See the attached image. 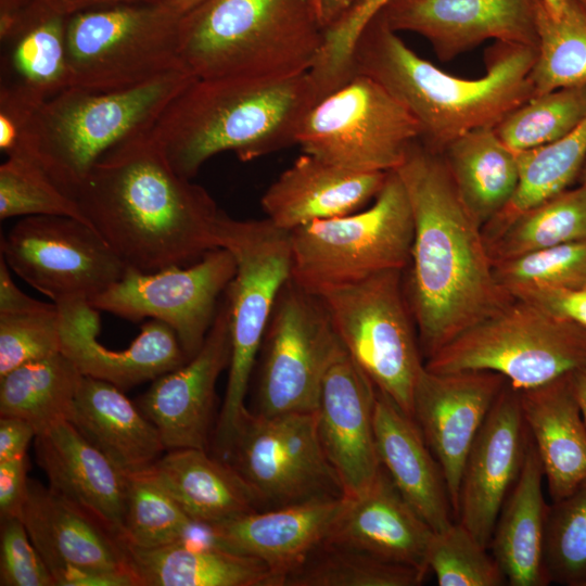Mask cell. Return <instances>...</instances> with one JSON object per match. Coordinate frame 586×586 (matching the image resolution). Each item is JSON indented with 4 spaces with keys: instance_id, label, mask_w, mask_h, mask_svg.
<instances>
[{
    "instance_id": "obj_1",
    "label": "cell",
    "mask_w": 586,
    "mask_h": 586,
    "mask_svg": "<svg viewBox=\"0 0 586 586\" xmlns=\"http://www.w3.org/2000/svg\"><path fill=\"white\" fill-rule=\"evenodd\" d=\"M74 199L127 268L188 266L220 247L221 211L203 187L173 168L151 131L102 155Z\"/></svg>"
},
{
    "instance_id": "obj_2",
    "label": "cell",
    "mask_w": 586,
    "mask_h": 586,
    "mask_svg": "<svg viewBox=\"0 0 586 586\" xmlns=\"http://www.w3.org/2000/svg\"><path fill=\"white\" fill-rule=\"evenodd\" d=\"M396 173L413 217L405 291L428 359L513 296L497 282L482 227L461 201L442 155L418 141Z\"/></svg>"
},
{
    "instance_id": "obj_3",
    "label": "cell",
    "mask_w": 586,
    "mask_h": 586,
    "mask_svg": "<svg viewBox=\"0 0 586 586\" xmlns=\"http://www.w3.org/2000/svg\"><path fill=\"white\" fill-rule=\"evenodd\" d=\"M535 47L495 41L476 79L448 74L412 51L377 14L357 38L354 74L371 77L416 118L420 142L441 154L458 137L495 127L534 97Z\"/></svg>"
},
{
    "instance_id": "obj_4",
    "label": "cell",
    "mask_w": 586,
    "mask_h": 586,
    "mask_svg": "<svg viewBox=\"0 0 586 586\" xmlns=\"http://www.w3.org/2000/svg\"><path fill=\"white\" fill-rule=\"evenodd\" d=\"M317 101L309 72L194 78L168 103L151 133L173 168L191 179L222 152L247 162L296 144L301 123Z\"/></svg>"
},
{
    "instance_id": "obj_5",
    "label": "cell",
    "mask_w": 586,
    "mask_h": 586,
    "mask_svg": "<svg viewBox=\"0 0 586 586\" xmlns=\"http://www.w3.org/2000/svg\"><path fill=\"white\" fill-rule=\"evenodd\" d=\"M317 0H207L181 16L179 56L194 78L308 73L324 42Z\"/></svg>"
},
{
    "instance_id": "obj_6",
    "label": "cell",
    "mask_w": 586,
    "mask_h": 586,
    "mask_svg": "<svg viewBox=\"0 0 586 586\" xmlns=\"http://www.w3.org/2000/svg\"><path fill=\"white\" fill-rule=\"evenodd\" d=\"M194 77L186 69L120 90L69 87L35 113L21 154L31 156L74 198L93 165L119 143L149 132Z\"/></svg>"
},
{
    "instance_id": "obj_7",
    "label": "cell",
    "mask_w": 586,
    "mask_h": 586,
    "mask_svg": "<svg viewBox=\"0 0 586 586\" xmlns=\"http://www.w3.org/2000/svg\"><path fill=\"white\" fill-rule=\"evenodd\" d=\"M217 235L235 262L226 290L230 307L231 357L215 438L227 456L247 412L245 396L257 354L280 291L291 279V234L269 219H235L221 211Z\"/></svg>"
},
{
    "instance_id": "obj_8",
    "label": "cell",
    "mask_w": 586,
    "mask_h": 586,
    "mask_svg": "<svg viewBox=\"0 0 586 586\" xmlns=\"http://www.w3.org/2000/svg\"><path fill=\"white\" fill-rule=\"evenodd\" d=\"M291 279L317 294L409 266L413 217L405 186L396 170L373 203L362 211L317 220L290 232Z\"/></svg>"
},
{
    "instance_id": "obj_9",
    "label": "cell",
    "mask_w": 586,
    "mask_h": 586,
    "mask_svg": "<svg viewBox=\"0 0 586 586\" xmlns=\"http://www.w3.org/2000/svg\"><path fill=\"white\" fill-rule=\"evenodd\" d=\"M180 18L165 1L93 8L68 15L69 87L120 90L184 69L179 56Z\"/></svg>"
},
{
    "instance_id": "obj_10",
    "label": "cell",
    "mask_w": 586,
    "mask_h": 586,
    "mask_svg": "<svg viewBox=\"0 0 586 586\" xmlns=\"http://www.w3.org/2000/svg\"><path fill=\"white\" fill-rule=\"evenodd\" d=\"M585 365L586 329L515 297L424 362L433 372H497L519 391L544 385Z\"/></svg>"
},
{
    "instance_id": "obj_11",
    "label": "cell",
    "mask_w": 586,
    "mask_h": 586,
    "mask_svg": "<svg viewBox=\"0 0 586 586\" xmlns=\"http://www.w3.org/2000/svg\"><path fill=\"white\" fill-rule=\"evenodd\" d=\"M317 295L348 355L412 418L413 390L424 362L402 270L323 289Z\"/></svg>"
},
{
    "instance_id": "obj_12",
    "label": "cell",
    "mask_w": 586,
    "mask_h": 586,
    "mask_svg": "<svg viewBox=\"0 0 586 586\" xmlns=\"http://www.w3.org/2000/svg\"><path fill=\"white\" fill-rule=\"evenodd\" d=\"M418 141L420 128L411 113L359 73L307 112L296 137L304 153L366 173L396 170Z\"/></svg>"
},
{
    "instance_id": "obj_13",
    "label": "cell",
    "mask_w": 586,
    "mask_h": 586,
    "mask_svg": "<svg viewBox=\"0 0 586 586\" xmlns=\"http://www.w3.org/2000/svg\"><path fill=\"white\" fill-rule=\"evenodd\" d=\"M341 346L321 298L290 279L260 346L256 411L315 412L323 375Z\"/></svg>"
},
{
    "instance_id": "obj_14",
    "label": "cell",
    "mask_w": 586,
    "mask_h": 586,
    "mask_svg": "<svg viewBox=\"0 0 586 586\" xmlns=\"http://www.w3.org/2000/svg\"><path fill=\"white\" fill-rule=\"evenodd\" d=\"M227 458L262 510L345 496L321 446L315 412L262 416L247 410Z\"/></svg>"
},
{
    "instance_id": "obj_15",
    "label": "cell",
    "mask_w": 586,
    "mask_h": 586,
    "mask_svg": "<svg viewBox=\"0 0 586 586\" xmlns=\"http://www.w3.org/2000/svg\"><path fill=\"white\" fill-rule=\"evenodd\" d=\"M0 250L9 268L53 303L90 301L127 269L91 226L67 216L22 217L1 235Z\"/></svg>"
},
{
    "instance_id": "obj_16",
    "label": "cell",
    "mask_w": 586,
    "mask_h": 586,
    "mask_svg": "<svg viewBox=\"0 0 586 586\" xmlns=\"http://www.w3.org/2000/svg\"><path fill=\"white\" fill-rule=\"evenodd\" d=\"M235 262L225 247L207 252L188 266L154 272L127 268L123 277L89 303L130 321L160 320L176 333L188 359L202 347L219 307V298L235 275Z\"/></svg>"
},
{
    "instance_id": "obj_17",
    "label": "cell",
    "mask_w": 586,
    "mask_h": 586,
    "mask_svg": "<svg viewBox=\"0 0 586 586\" xmlns=\"http://www.w3.org/2000/svg\"><path fill=\"white\" fill-rule=\"evenodd\" d=\"M507 382L488 370L433 372L423 366L418 375L412 418L443 470L455 520L466 459Z\"/></svg>"
},
{
    "instance_id": "obj_18",
    "label": "cell",
    "mask_w": 586,
    "mask_h": 586,
    "mask_svg": "<svg viewBox=\"0 0 586 586\" xmlns=\"http://www.w3.org/2000/svg\"><path fill=\"white\" fill-rule=\"evenodd\" d=\"M377 387L341 344L321 382L316 413L321 446L346 497L366 492L382 471L373 413Z\"/></svg>"
},
{
    "instance_id": "obj_19",
    "label": "cell",
    "mask_w": 586,
    "mask_h": 586,
    "mask_svg": "<svg viewBox=\"0 0 586 586\" xmlns=\"http://www.w3.org/2000/svg\"><path fill=\"white\" fill-rule=\"evenodd\" d=\"M527 443L520 392L507 382L466 459L456 515V521L487 549L500 510L521 471Z\"/></svg>"
},
{
    "instance_id": "obj_20",
    "label": "cell",
    "mask_w": 586,
    "mask_h": 586,
    "mask_svg": "<svg viewBox=\"0 0 586 586\" xmlns=\"http://www.w3.org/2000/svg\"><path fill=\"white\" fill-rule=\"evenodd\" d=\"M538 0H391L378 14L394 31L424 37L441 61L487 39L537 47Z\"/></svg>"
},
{
    "instance_id": "obj_21",
    "label": "cell",
    "mask_w": 586,
    "mask_h": 586,
    "mask_svg": "<svg viewBox=\"0 0 586 586\" xmlns=\"http://www.w3.org/2000/svg\"><path fill=\"white\" fill-rule=\"evenodd\" d=\"M230 357V307L225 294L200 351L181 367L155 379L138 400L166 450H206L216 383Z\"/></svg>"
},
{
    "instance_id": "obj_22",
    "label": "cell",
    "mask_w": 586,
    "mask_h": 586,
    "mask_svg": "<svg viewBox=\"0 0 586 586\" xmlns=\"http://www.w3.org/2000/svg\"><path fill=\"white\" fill-rule=\"evenodd\" d=\"M60 316L62 353L82 375L106 381L122 391L173 371L187 358L175 331L150 319L125 349H110L98 342L100 310L88 300L72 298L55 303Z\"/></svg>"
},
{
    "instance_id": "obj_23",
    "label": "cell",
    "mask_w": 586,
    "mask_h": 586,
    "mask_svg": "<svg viewBox=\"0 0 586 586\" xmlns=\"http://www.w3.org/2000/svg\"><path fill=\"white\" fill-rule=\"evenodd\" d=\"M346 496L256 510L205 528L220 548L265 561L282 581L285 573L328 536Z\"/></svg>"
},
{
    "instance_id": "obj_24",
    "label": "cell",
    "mask_w": 586,
    "mask_h": 586,
    "mask_svg": "<svg viewBox=\"0 0 586 586\" xmlns=\"http://www.w3.org/2000/svg\"><path fill=\"white\" fill-rule=\"evenodd\" d=\"M37 462L49 488L93 517L118 538L124 523L127 480L68 420L35 437Z\"/></svg>"
},
{
    "instance_id": "obj_25",
    "label": "cell",
    "mask_w": 586,
    "mask_h": 586,
    "mask_svg": "<svg viewBox=\"0 0 586 586\" xmlns=\"http://www.w3.org/2000/svg\"><path fill=\"white\" fill-rule=\"evenodd\" d=\"M388 173L352 170L304 153L268 187L262 207L267 219L291 232L360 211L378 195Z\"/></svg>"
},
{
    "instance_id": "obj_26",
    "label": "cell",
    "mask_w": 586,
    "mask_h": 586,
    "mask_svg": "<svg viewBox=\"0 0 586 586\" xmlns=\"http://www.w3.org/2000/svg\"><path fill=\"white\" fill-rule=\"evenodd\" d=\"M435 532L398 492L385 470L346 505L324 540L429 572Z\"/></svg>"
},
{
    "instance_id": "obj_27",
    "label": "cell",
    "mask_w": 586,
    "mask_h": 586,
    "mask_svg": "<svg viewBox=\"0 0 586 586\" xmlns=\"http://www.w3.org/2000/svg\"><path fill=\"white\" fill-rule=\"evenodd\" d=\"M20 519L50 572L71 565L135 573L125 545L114 533L36 481L29 480Z\"/></svg>"
},
{
    "instance_id": "obj_28",
    "label": "cell",
    "mask_w": 586,
    "mask_h": 586,
    "mask_svg": "<svg viewBox=\"0 0 586 586\" xmlns=\"http://www.w3.org/2000/svg\"><path fill=\"white\" fill-rule=\"evenodd\" d=\"M377 451L398 492L435 533L456 520L443 470L413 418L377 388Z\"/></svg>"
},
{
    "instance_id": "obj_29",
    "label": "cell",
    "mask_w": 586,
    "mask_h": 586,
    "mask_svg": "<svg viewBox=\"0 0 586 586\" xmlns=\"http://www.w3.org/2000/svg\"><path fill=\"white\" fill-rule=\"evenodd\" d=\"M519 392L523 418L540 459L550 498L560 500L586 482V424L573 372Z\"/></svg>"
},
{
    "instance_id": "obj_30",
    "label": "cell",
    "mask_w": 586,
    "mask_h": 586,
    "mask_svg": "<svg viewBox=\"0 0 586 586\" xmlns=\"http://www.w3.org/2000/svg\"><path fill=\"white\" fill-rule=\"evenodd\" d=\"M67 16L41 0L0 13V86L44 102L69 88L66 54Z\"/></svg>"
},
{
    "instance_id": "obj_31",
    "label": "cell",
    "mask_w": 586,
    "mask_h": 586,
    "mask_svg": "<svg viewBox=\"0 0 586 586\" xmlns=\"http://www.w3.org/2000/svg\"><path fill=\"white\" fill-rule=\"evenodd\" d=\"M68 421L125 474L150 468L166 450L153 422L106 381L82 377Z\"/></svg>"
},
{
    "instance_id": "obj_32",
    "label": "cell",
    "mask_w": 586,
    "mask_h": 586,
    "mask_svg": "<svg viewBox=\"0 0 586 586\" xmlns=\"http://www.w3.org/2000/svg\"><path fill=\"white\" fill-rule=\"evenodd\" d=\"M140 586H281L265 561L191 537L152 549L125 546Z\"/></svg>"
},
{
    "instance_id": "obj_33",
    "label": "cell",
    "mask_w": 586,
    "mask_h": 586,
    "mask_svg": "<svg viewBox=\"0 0 586 586\" xmlns=\"http://www.w3.org/2000/svg\"><path fill=\"white\" fill-rule=\"evenodd\" d=\"M544 471L534 443H528L521 471L498 515L489 544L507 583L545 586L544 537L548 505L543 494Z\"/></svg>"
},
{
    "instance_id": "obj_34",
    "label": "cell",
    "mask_w": 586,
    "mask_h": 586,
    "mask_svg": "<svg viewBox=\"0 0 586 586\" xmlns=\"http://www.w3.org/2000/svg\"><path fill=\"white\" fill-rule=\"evenodd\" d=\"M156 479L200 527L262 510L254 492L238 471L205 449L168 450L153 464Z\"/></svg>"
},
{
    "instance_id": "obj_35",
    "label": "cell",
    "mask_w": 586,
    "mask_h": 586,
    "mask_svg": "<svg viewBox=\"0 0 586 586\" xmlns=\"http://www.w3.org/2000/svg\"><path fill=\"white\" fill-rule=\"evenodd\" d=\"M467 209L483 228L513 196L519 182L518 153L494 127L473 129L441 153Z\"/></svg>"
},
{
    "instance_id": "obj_36",
    "label": "cell",
    "mask_w": 586,
    "mask_h": 586,
    "mask_svg": "<svg viewBox=\"0 0 586 586\" xmlns=\"http://www.w3.org/2000/svg\"><path fill=\"white\" fill-rule=\"evenodd\" d=\"M82 377L63 353L22 365L0 377V416L21 418L37 434L69 420Z\"/></svg>"
},
{
    "instance_id": "obj_37",
    "label": "cell",
    "mask_w": 586,
    "mask_h": 586,
    "mask_svg": "<svg viewBox=\"0 0 586 586\" xmlns=\"http://www.w3.org/2000/svg\"><path fill=\"white\" fill-rule=\"evenodd\" d=\"M586 241V188L565 189L521 213L485 239L492 263Z\"/></svg>"
},
{
    "instance_id": "obj_38",
    "label": "cell",
    "mask_w": 586,
    "mask_h": 586,
    "mask_svg": "<svg viewBox=\"0 0 586 586\" xmlns=\"http://www.w3.org/2000/svg\"><path fill=\"white\" fill-rule=\"evenodd\" d=\"M586 160V116L568 135L533 150L519 152V182L506 207L483 228L488 238L510 220L568 189Z\"/></svg>"
},
{
    "instance_id": "obj_39",
    "label": "cell",
    "mask_w": 586,
    "mask_h": 586,
    "mask_svg": "<svg viewBox=\"0 0 586 586\" xmlns=\"http://www.w3.org/2000/svg\"><path fill=\"white\" fill-rule=\"evenodd\" d=\"M537 53L530 73L534 97L558 89L586 86V13L565 0L562 14L552 17L538 0Z\"/></svg>"
},
{
    "instance_id": "obj_40",
    "label": "cell",
    "mask_w": 586,
    "mask_h": 586,
    "mask_svg": "<svg viewBox=\"0 0 586 586\" xmlns=\"http://www.w3.org/2000/svg\"><path fill=\"white\" fill-rule=\"evenodd\" d=\"M425 573L323 540L289 570L282 586H417Z\"/></svg>"
},
{
    "instance_id": "obj_41",
    "label": "cell",
    "mask_w": 586,
    "mask_h": 586,
    "mask_svg": "<svg viewBox=\"0 0 586 586\" xmlns=\"http://www.w3.org/2000/svg\"><path fill=\"white\" fill-rule=\"evenodd\" d=\"M151 467L126 473L125 514L119 539L127 547L152 549L199 537L194 532L202 527L168 494Z\"/></svg>"
},
{
    "instance_id": "obj_42",
    "label": "cell",
    "mask_w": 586,
    "mask_h": 586,
    "mask_svg": "<svg viewBox=\"0 0 586 586\" xmlns=\"http://www.w3.org/2000/svg\"><path fill=\"white\" fill-rule=\"evenodd\" d=\"M586 116V86L558 89L530 99L495 127L500 140L519 153L552 143Z\"/></svg>"
},
{
    "instance_id": "obj_43",
    "label": "cell",
    "mask_w": 586,
    "mask_h": 586,
    "mask_svg": "<svg viewBox=\"0 0 586 586\" xmlns=\"http://www.w3.org/2000/svg\"><path fill=\"white\" fill-rule=\"evenodd\" d=\"M42 215L67 216L91 226L76 200L61 189L31 156H7L0 165L1 220Z\"/></svg>"
},
{
    "instance_id": "obj_44",
    "label": "cell",
    "mask_w": 586,
    "mask_h": 586,
    "mask_svg": "<svg viewBox=\"0 0 586 586\" xmlns=\"http://www.w3.org/2000/svg\"><path fill=\"white\" fill-rule=\"evenodd\" d=\"M544 566L549 582L586 586V482L548 505Z\"/></svg>"
},
{
    "instance_id": "obj_45",
    "label": "cell",
    "mask_w": 586,
    "mask_h": 586,
    "mask_svg": "<svg viewBox=\"0 0 586 586\" xmlns=\"http://www.w3.org/2000/svg\"><path fill=\"white\" fill-rule=\"evenodd\" d=\"M428 565L440 586H500L507 582L494 556L458 521L434 534Z\"/></svg>"
},
{
    "instance_id": "obj_46",
    "label": "cell",
    "mask_w": 586,
    "mask_h": 586,
    "mask_svg": "<svg viewBox=\"0 0 586 586\" xmlns=\"http://www.w3.org/2000/svg\"><path fill=\"white\" fill-rule=\"evenodd\" d=\"M493 270L497 282L507 291L522 285L586 288V241L497 262Z\"/></svg>"
},
{
    "instance_id": "obj_47",
    "label": "cell",
    "mask_w": 586,
    "mask_h": 586,
    "mask_svg": "<svg viewBox=\"0 0 586 586\" xmlns=\"http://www.w3.org/2000/svg\"><path fill=\"white\" fill-rule=\"evenodd\" d=\"M62 353L58 307L0 314V377L13 369Z\"/></svg>"
},
{
    "instance_id": "obj_48",
    "label": "cell",
    "mask_w": 586,
    "mask_h": 586,
    "mask_svg": "<svg viewBox=\"0 0 586 586\" xmlns=\"http://www.w3.org/2000/svg\"><path fill=\"white\" fill-rule=\"evenodd\" d=\"M390 1L359 0L336 24L324 31L320 54L309 72L319 100L353 77V53L357 38L369 21Z\"/></svg>"
},
{
    "instance_id": "obj_49",
    "label": "cell",
    "mask_w": 586,
    "mask_h": 586,
    "mask_svg": "<svg viewBox=\"0 0 586 586\" xmlns=\"http://www.w3.org/2000/svg\"><path fill=\"white\" fill-rule=\"evenodd\" d=\"M0 520V585L55 586L23 521L17 517Z\"/></svg>"
},
{
    "instance_id": "obj_50",
    "label": "cell",
    "mask_w": 586,
    "mask_h": 586,
    "mask_svg": "<svg viewBox=\"0 0 586 586\" xmlns=\"http://www.w3.org/2000/svg\"><path fill=\"white\" fill-rule=\"evenodd\" d=\"M42 103L23 91L0 86V150L5 156L23 153L29 124Z\"/></svg>"
},
{
    "instance_id": "obj_51",
    "label": "cell",
    "mask_w": 586,
    "mask_h": 586,
    "mask_svg": "<svg viewBox=\"0 0 586 586\" xmlns=\"http://www.w3.org/2000/svg\"><path fill=\"white\" fill-rule=\"evenodd\" d=\"M508 292L515 298L586 329V288L522 285L511 288Z\"/></svg>"
},
{
    "instance_id": "obj_52",
    "label": "cell",
    "mask_w": 586,
    "mask_h": 586,
    "mask_svg": "<svg viewBox=\"0 0 586 586\" xmlns=\"http://www.w3.org/2000/svg\"><path fill=\"white\" fill-rule=\"evenodd\" d=\"M27 455L0 461V518H20L28 496Z\"/></svg>"
},
{
    "instance_id": "obj_53",
    "label": "cell",
    "mask_w": 586,
    "mask_h": 586,
    "mask_svg": "<svg viewBox=\"0 0 586 586\" xmlns=\"http://www.w3.org/2000/svg\"><path fill=\"white\" fill-rule=\"evenodd\" d=\"M55 586H140L130 571L62 566L51 572Z\"/></svg>"
},
{
    "instance_id": "obj_54",
    "label": "cell",
    "mask_w": 586,
    "mask_h": 586,
    "mask_svg": "<svg viewBox=\"0 0 586 586\" xmlns=\"http://www.w3.org/2000/svg\"><path fill=\"white\" fill-rule=\"evenodd\" d=\"M36 435L29 422L16 417L0 416V461L25 456Z\"/></svg>"
},
{
    "instance_id": "obj_55",
    "label": "cell",
    "mask_w": 586,
    "mask_h": 586,
    "mask_svg": "<svg viewBox=\"0 0 586 586\" xmlns=\"http://www.w3.org/2000/svg\"><path fill=\"white\" fill-rule=\"evenodd\" d=\"M10 268L0 256V314L43 310L54 305L35 300L23 293L14 283Z\"/></svg>"
},
{
    "instance_id": "obj_56",
    "label": "cell",
    "mask_w": 586,
    "mask_h": 586,
    "mask_svg": "<svg viewBox=\"0 0 586 586\" xmlns=\"http://www.w3.org/2000/svg\"><path fill=\"white\" fill-rule=\"evenodd\" d=\"M51 10L63 14L72 15L74 13L93 8L111 7L117 4L131 3H158L165 0H41Z\"/></svg>"
},
{
    "instance_id": "obj_57",
    "label": "cell",
    "mask_w": 586,
    "mask_h": 586,
    "mask_svg": "<svg viewBox=\"0 0 586 586\" xmlns=\"http://www.w3.org/2000/svg\"><path fill=\"white\" fill-rule=\"evenodd\" d=\"M359 0H317L319 21L327 30L336 24Z\"/></svg>"
},
{
    "instance_id": "obj_58",
    "label": "cell",
    "mask_w": 586,
    "mask_h": 586,
    "mask_svg": "<svg viewBox=\"0 0 586 586\" xmlns=\"http://www.w3.org/2000/svg\"><path fill=\"white\" fill-rule=\"evenodd\" d=\"M576 397L586 424V365L573 372Z\"/></svg>"
},
{
    "instance_id": "obj_59",
    "label": "cell",
    "mask_w": 586,
    "mask_h": 586,
    "mask_svg": "<svg viewBox=\"0 0 586 586\" xmlns=\"http://www.w3.org/2000/svg\"><path fill=\"white\" fill-rule=\"evenodd\" d=\"M207 0H165V2L181 16Z\"/></svg>"
},
{
    "instance_id": "obj_60",
    "label": "cell",
    "mask_w": 586,
    "mask_h": 586,
    "mask_svg": "<svg viewBox=\"0 0 586 586\" xmlns=\"http://www.w3.org/2000/svg\"><path fill=\"white\" fill-rule=\"evenodd\" d=\"M35 0H0V13H9L21 10Z\"/></svg>"
},
{
    "instance_id": "obj_61",
    "label": "cell",
    "mask_w": 586,
    "mask_h": 586,
    "mask_svg": "<svg viewBox=\"0 0 586 586\" xmlns=\"http://www.w3.org/2000/svg\"><path fill=\"white\" fill-rule=\"evenodd\" d=\"M542 2L552 17H559L565 5V0H542Z\"/></svg>"
},
{
    "instance_id": "obj_62",
    "label": "cell",
    "mask_w": 586,
    "mask_h": 586,
    "mask_svg": "<svg viewBox=\"0 0 586 586\" xmlns=\"http://www.w3.org/2000/svg\"><path fill=\"white\" fill-rule=\"evenodd\" d=\"M578 179H579L581 184L586 188V160H585V162L583 164V167H582V169L579 171Z\"/></svg>"
},
{
    "instance_id": "obj_63",
    "label": "cell",
    "mask_w": 586,
    "mask_h": 586,
    "mask_svg": "<svg viewBox=\"0 0 586 586\" xmlns=\"http://www.w3.org/2000/svg\"><path fill=\"white\" fill-rule=\"evenodd\" d=\"M579 8L586 13V0H574Z\"/></svg>"
}]
</instances>
